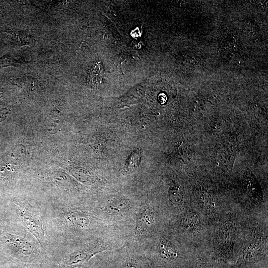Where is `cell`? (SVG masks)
<instances>
[{
	"label": "cell",
	"mask_w": 268,
	"mask_h": 268,
	"mask_svg": "<svg viewBox=\"0 0 268 268\" xmlns=\"http://www.w3.org/2000/svg\"><path fill=\"white\" fill-rule=\"evenodd\" d=\"M13 84L19 87L32 89L39 85L38 81L31 76H22L12 80Z\"/></svg>",
	"instance_id": "obj_11"
},
{
	"label": "cell",
	"mask_w": 268,
	"mask_h": 268,
	"mask_svg": "<svg viewBox=\"0 0 268 268\" xmlns=\"http://www.w3.org/2000/svg\"><path fill=\"white\" fill-rule=\"evenodd\" d=\"M12 230L1 229L0 260L23 266L43 262L49 257L36 239L20 224L13 222Z\"/></svg>",
	"instance_id": "obj_1"
},
{
	"label": "cell",
	"mask_w": 268,
	"mask_h": 268,
	"mask_svg": "<svg viewBox=\"0 0 268 268\" xmlns=\"http://www.w3.org/2000/svg\"><path fill=\"white\" fill-rule=\"evenodd\" d=\"M200 218L195 213L188 212L181 217V224L186 229H190L199 224Z\"/></svg>",
	"instance_id": "obj_10"
},
{
	"label": "cell",
	"mask_w": 268,
	"mask_h": 268,
	"mask_svg": "<svg viewBox=\"0 0 268 268\" xmlns=\"http://www.w3.org/2000/svg\"><path fill=\"white\" fill-rule=\"evenodd\" d=\"M4 32L12 36L18 46L31 45L36 42L34 36L26 31L7 29L4 30Z\"/></svg>",
	"instance_id": "obj_7"
},
{
	"label": "cell",
	"mask_w": 268,
	"mask_h": 268,
	"mask_svg": "<svg viewBox=\"0 0 268 268\" xmlns=\"http://www.w3.org/2000/svg\"><path fill=\"white\" fill-rule=\"evenodd\" d=\"M217 158L222 170L226 172L230 171L234 160L232 153L228 150L221 149L218 152Z\"/></svg>",
	"instance_id": "obj_8"
},
{
	"label": "cell",
	"mask_w": 268,
	"mask_h": 268,
	"mask_svg": "<svg viewBox=\"0 0 268 268\" xmlns=\"http://www.w3.org/2000/svg\"><path fill=\"white\" fill-rule=\"evenodd\" d=\"M23 266L9 264L0 260V268H23Z\"/></svg>",
	"instance_id": "obj_19"
},
{
	"label": "cell",
	"mask_w": 268,
	"mask_h": 268,
	"mask_svg": "<svg viewBox=\"0 0 268 268\" xmlns=\"http://www.w3.org/2000/svg\"><path fill=\"white\" fill-rule=\"evenodd\" d=\"M1 232V227H0V234Z\"/></svg>",
	"instance_id": "obj_21"
},
{
	"label": "cell",
	"mask_w": 268,
	"mask_h": 268,
	"mask_svg": "<svg viewBox=\"0 0 268 268\" xmlns=\"http://www.w3.org/2000/svg\"><path fill=\"white\" fill-rule=\"evenodd\" d=\"M194 268H212V267L205 262L198 261Z\"/></svg>",
	"instance_id": "obj_20"
},
{
	"label": "cell",
	"mask_w": 268,
	"mask_h": 268,
	"mask_svg": "<svg viewBox=\"0 0 268 268\" xmlns=\"http://www.w3.org/2000/svg\"><path fill=\"white\" fill-rule=\"evenodd\" d=\"M130 202L122 198L114 199L104 205L102 209L107 213L113 215H122L129 210Z\"/></svg>",
	"instance_id": "obj_6"
},
{
	"label": "cell",
	"mask_w": 268,
	"mask_h": 268,
	"mask_svg": "<svg viewBox=\"0 0 268 268\" xmlns=\"http://www.w3.org/2000/svg\"><path fill=\"white\" fill-rule=\"evenodd\" d=\"M103 73V67L99 63L92 67L89 78L92 84H98L102 81V74Z\"/></svg>",
	"instance_id": "obj_13"
},
{
	"label": "cell",
	"mask_w": 268,
	"mask_h": 268,
	"mask_svg": "<svg viewBox=\"0 0 268 268\" xmlns=\"http://www.w3.org/2000/svg\"><path fill=\"white\" fill-rule=\"evenodd\" d=\"M106 249L101 240L91 236L85 239L53 243L49 245L46 251L58 268H78Z\"/></svg>",
	"instance_id": "obj_3"
},
{
	"label": "cell",
	"mask_w": 268,
	"mask_h": 268,
	"mask_svg": "<svg viewBox=\"0 0 268 268\" xmlns=\"http://www.w3.org/2000/svg\"><path fill=\"white\" fill-rule=\"evenodd\" d=\"M6 203L13 215V222L24 227L46 251L49 240L45 202L40 199L20 195L9 198Z\"/></svg>",
	"instance_id": "obj_2"
},
{
	"label": "cell",
	"mask_w": 268,
	"mask_h": 268,
	"mask_svg": "<svg viewBox=\"0 0 268 268\" xmlns=\"http://www.w3.org/2000/svg\"><path fill=\"white\" fill-rule=\"evenodd\" d=\"M259 184L255 179L249 177L246 179V188L249 196L254 201L261 200L262 195Z\"/></svg>",
	"instance_id": "obj_9"
},
{
	"label": "cell",
	"mask_w": 268,
	"mask_h": 268,
	"mask_svg": "<svg viewBox=\"0 0 268 268\" xmlns=\"http://www.w3.org/2000/svg\"><path fill=\"white\" fill-rule=\"evenodd\" d=\"M134 233L136 235H142L150 229L154 222L153 216L149 207L143 205L138 210L135 221Z\"/></svg>",
	"instance_id": "obj_4"
},
{
	"label": "cell",
	"mask_w": 268,
	"mask_h": 268,
	"mask_svg": "<svg viewBox=\"0 0 268 268\" xmlns=\"http://www.w3.org/2000/svg\"><path fill=\"white\" fill-rule=\"evenodd\" d=\"M198 195L199 200L205 207H211L214 205L211 197L207 192L202 191Z\"/></svg>",
	"instance_id": "obj_17"
},
{
	"label": "cell",
	"mask_w": 268,
	"mask_h": 268,
	"mask_svg": "<svg viewBox=\"0 0 268 268\" xmlns=\"http://www.w3.org/2000/svg\"><path fill=\"white\" fill-rule=\"evenodd\" d=\"M168 198L170 202L174 205L178 206L182 204L183 197L179 188L172 185L169 190Z\"/></svg>",
	"instance_id": "obj_12"
},
{
	"label": "cell",
	"mask_w": 268,
	"mask_h": 268,
	"mask_svg": "<svg viewBox=\"0 0 268 268\" xmlns=\"http://www.w3.org/2000/svg\"><path fill=\"white\" fill-rule=\"evenodd\" d=\"M24 63H25V61L15 60L9 55H5L0 58V68L11 66H18Z\"/></svg>",
	"instance_id": "obj_16"
},
{
	"label": "cell",
	"mask_w": 268,
	"mask_h": 268,
	"mask_svg": "<svg viewBox=\"0 0 268 268\" xmlns=\"http://www.w3.org/2000/svg\"><path fill=\"white\" fill-rule=\"evenodd\" d=\"M78 268H104L101 263L96 260H91L86 264Z\"/></svg>",
	"instance_id": "obj_18"
},
{
	"label": "cell",
	"mask_w": 268,
	"mask_h": 268,
	"mask_svg": "<svg viewBox=\"0 0 268 268\" xmlns=\"http://www.w3.org/2000/svg\"><path fill=\"white\" fill-rule=\"evenodd\" d=\"M120 268H144L135 258L129 252H127L126 259Z\"/></svg>",
	"instance_id": "obj_14"
},
{
	"label": "cell",
	"mask_w": 268,
	"mask_h": 268,
	"mask_svg": "<svg viewBox=\"0 0 268 268\" xmlns=\"http://www.w3.org/2000/svg\"><path fill=\"white\" fill-rule=\"evenodd\" d=\"M23 268H58V267L54 262L49 258L40 263L24 265Z\"/></svg>",
	"instance_id": "obj_15"
},
{
	"label": "cell",
	"mask_w": 268,
	"mask_h": 268,
	"mask_svg": "<svg viewBox=\"0 0 268 268\" xmlns=\"http://www.w3.org/2000/svg\"><path fill=\"white\" fill-rule=\"evenodd\" d=\"M158 257L165 263L176 262L180 258L178 250L168 240L163 239L158 247Z\"/></svg>",
	"instance_id": "obj_5"
}]
</instances>
